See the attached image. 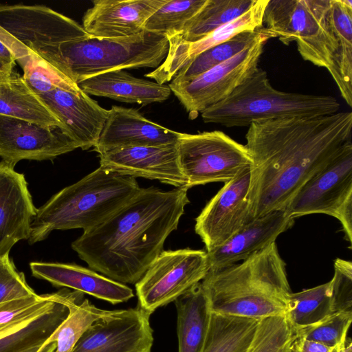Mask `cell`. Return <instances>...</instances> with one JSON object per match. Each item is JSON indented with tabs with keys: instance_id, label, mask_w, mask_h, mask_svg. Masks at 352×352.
I'll return each instance as SVG.
<instances>
[{
	"instance_id": "obj_1",
	"label": "cell",
	"mask_w": 352,
	"mask_h": 352,
	"mask_svg": "<svg viewBox=\"0 0 352 352\" xmlns=\"http://www.w3.org/2000/svg\"><path fill=\"white\" fill-rule=\"evenodd\" d=\"M352 113L262 120L248 126L250 221L286 209L298 190L352 144Z\"/></svg>"
},
{
	"instance_id": "obj_2",
	"label": "cell",
	"mask_w": 352,
	"mask_h": 352,
	"mask_svg": "<svg viewBox=\"0 0 352 352\" xmlns=\"http://www.w3.org/2000/svg\"><path fill=\"white\" fill-rule=\"evenodd\" d=\"M188 189L141 188L126 204L83 232L72 249L93 270L122 284H135L163 251L189 204Z\"/></svg>"
},
{
	"instance_id": "obj_3",
	"label": "cell",
	"mask_w": 352,
	"mask_h": 352,
	"mask_svg": "<svg viewBox=\"0 0 352 352\" xmlns=\"http://www.w3.org/2000/svg\"><path fill=\"white\" fill-rule=\"evenodd\" d=\"M201 284L210 312L258 320L285 315L292 292L276 242L240 263L208 271Z\"/></svg>"
},
{
	"instance_id": "obj_4",
	"label": "cell",
	"mask_w": 352,
	"mask_h": 352,
	"mask_svg": "<svg viewBox=\"0 0 352 352\" xmlns=\"http://www.w3.org/2000/svg\"><path fill=\"white\" fill-rule=\"evenodd\" d=\"M140 189L136 178L99 166L37 209L29 243L45 239L56 230H89L122 207Z\"/></svg>"
},
{
	"instance_id": "obj_5",
	"label": "cell",
	"mask_w": 352,
	"mask_h": 352,
	"mask_svg": "<svg viewBox=\"0 0 352 352\" xmlns=\"http://www.w3.org/2000/svg\"><path fill=\"white\" fill-rule=\"evenodd\" d=\"M168 51L165 34L144 30L116 38H89L43 49L36 54L76 84L100 74L158 67Z\"/></svg>"
},
{
	"instance_id": "obj_6",
	"label": "cell",
	"mask_w": 352,
	"mask_h": 352,
	"mask_svg": "<svg viewBox=\"0 0 352 352\" xmlns=\"http://www.w3.org/2000/svg\"><path fill=\"white\" fill-rule=\"evenodd\" d=\"M340 108V102L331 96L277 90L266 72L258 67L227 98L206 109L201 116L205 123L238 127L267 120L329 115Z\"/></svg>"
},
{
	"instance_id": "obj_7",
	"label": "cell",
	"mask_w": 352,
	"mask_h": 352,
	"mask_svg": "<svg viewBox=\"0 0 352 352\" xmlns=\"http://www.w3.org/2000/svg\"><path fill=\"white\" fill-rule=\"evenodd\" d=\"M259 31L283 44L295 41L302 58L324 67L338 87V43L331 17L330 0H268Z\"/></svg>"
},
{
	"instance_id": "obj_8",
	"label": "cell",
	"mask_w": 352,
	"mask_h": 352,
	"mask_svg": "<svg viewBox=\"0 0 352 352\" xmlns=\"http://www.w3.org/2000/svg\"><path fill=\"white\" fill-rule=\"evenodd\" d=\"M90 37L76 21L47 6L0 4V41L19 65L30 52Z\"/></svg>"
},
{
	"instance_id": "obj_9",
	"label": "cell",
	"mask_w": 352,
	"mask_h": 352,
	"mask_svg": "<svg viewBox=\"0 0 352 352\" xmlns=\"http://www.w3.org/2000/svg\"><path fill=\"white\" fill-rule=\"evenodd\" d=\"M177 148L188 188L211 182L225 184L251 166L246 146L221 131L180 133Z\"/></svg>"
},
{
	"instance_id": "obj_10",
	"label": "cell",
	"mask_w": 352,
	"mask_h": 352,
	"mask_svg": "<svg viewBox=\"0 0 352 352\" xmlns=\"http://www.w3.org/2000/svg\"><path fill=\"white\" fill-rule=\"evenodd\" d=\"M286 210L294 219L311 214L337 219L352 243V144L345 148L295 194Z\"/></svg>"
},
{
	"instance_id": "obj_11",
	"label": "cell",
	"mask_w": 352,
	"mask_h": 352,
	"mask_svg": "<svg viewBox=\"0 0 352 352\" xmlns=\"http://www.w3.org/2000/svg\"><path fill=\"white\" fill-rule=\"evenodd\" d=\"M208 271L206 251L163 250L135 283L138 306L151 315L201 283Z\"/></svg>"
},
{
	"instance_id": "obj_12",
	"label": "cell",
	"mask_w": 352,
	"mask_h": 352,
	"mask_svg": "<svg viewBox=\"0 0 352 352\" xmlns=\"http://www.w3.org/2000/svg\"><path fill=\"white\" fill-rule=\"evenodd\" d=\"M269 38L261 32L257 40L226 61L184 82H170L168 86L195 119L209 107L227 98L258 67Z\"/></svg>"
},
{
	"instance_id": "obj_13",
	"label": "cell",
	"mask_w": 352,
	"mask_h": 352,
	"mask_svg": "<svg viewBox=\"0 0 352 352\" xmlns=\"http://www.w3.org/2000/svg\"><path fill=\"white\" fill-rule=\"evenodd\" d=\"M150 316L139 306L109 310L85 331L72 352H151Z\"/></svg>"
},
{
	"instance_id": "obj_14",
	"label": "cell",
	"mask_w": 352,
	"mask_h": 352,
	"mask_svg": "<svg viewBox=\"0 0 352 352\" xmlns=\"http://www.w3.org/2000/svg\"><path fill=\"white\" fill-rule=\"evenodd\" d=\"M250 168L224 184L195 219V231L206 252L218 248L250 222L247 199Z\"/></svg>"
},
{
	"instance_id": "obj_15",
	"label": "cell",
	"mask_w": 352,
	"mask_h": 352,
	"mask_svg": "<svg viewBox=\"0 0 352 352\" xmlns=\"http://www.w3.org/2000/svg\"><path fill=\"white\" fill-rule=\"evenodd\" d=\"M61 129L0 115V157L14 166L22 160H54L78 148Z\"/></svg>"
},
{
	"instance_id": "obj_16",
	"label": "cell",
	"mask_w": 352,
	"mask_h": 352,
	"mask_svg": "<svg viewBox=\"0 0 352 352\" xmlns=\"http://www.w3.org/2000/svg\"><path fill=\"white\" fill-rule=\"evenodd\" d=\"M352 263L334 261L332 279L324 284L291 292L285 316L295 329L314 324L338 311H352Z\"/></svg>"
},
{
	"instance_id": "obj_17",
	"label": "cell",
	"mask_w": 352,
	"mask_h": 352,
	"mask_svg": "<svg viewBox=\"0 0 352 352\" xmlns=\"http://www.w3.org/2000/svg\"><path fill=\"white\" fill-rule=\"evenodd\" d=\"M98 157L100 166L112 172L189 189L180 168L177 144L117 148L98 153Z\"/></svg>"
},
{
	"instance_id": "obj_18",
	"label": "cell",
	"mask_w": 352,
	"mask_h": 352,
	"mask_svg": "<svg viewBox=\"0 0 352 352\" xmlns=\"http://www.w3.org/2000/svg\"><path fill=\"white\" fill-rule=\"evenodd\" d=\"M47 108L63 124V133L78 148L94 147L107 120L109 110L100 107L82 90L73 93L56 89L37 94Z\"/></svg>"
},
{
	"instance_id": "obj_19",
	"label": "cell",
	"mask_w": 352,
	"mask_h": 352,
	"mask_svg": "<svg viewBox=\"0 0 352 352\" xmlns=\"http://www.w3.org/2000/svg\"><path fill=\"white\" fill-rule=\"evenodd\" d=\"M25 176L0 162V256L19 241L29 239L36 214Z\"/></svg>"
},
{
	"instance_id": "obj_20",
	"label": "cell",
	"mask_w": 352,
	"mask_h": 352,
	"mask_svg": "<svg viewBox=\"0 0 352 352\" xmlns=\"http://www.w3.org/2000/svg\"><path fill=\"white\" fill-rule=\"evenodd\" d=\"M167 0H95L82 17L92 37L116 38L140 34L149 17Z\"/></svg>"
},
{
	"instance_id": "obj_21",
	"label": "cell",
	"mask_w": 352,
	"mask_h": 352,
	"mask_svg": "<svg viewBox=\"0 0 352 352\" xmlns=\"http://www.w3.org/2000/svg\"><path fill=\"white\" fill-rule=\"evenodd\" d=\"M180 133L157 124L132 108L112 106L94 151L175 145Z\"/></svg>"
},
{
	"instance_id": "obj_22",
	"label": "cell",
	"mask_w": 352,
	"mask_h": 352,
	"mask_svg": "<svg viewBox=\"0 0 352 352\" xmlns=\"http://www.w3.org/2000/svg\"><path fill=\"white\" fill-rule=\"evenodd\" d=\"M294 223V219L286 209L274 210L253 219L223 245L207 252L209 271L247 259L276 242L277 237Z\"/></svg>"
},
{
	"instance_id": "obj_23",
	"label": "cell",
	"mask_w": 352,
	"mask_h": 352,
	"mask_svg": "<svg viewBox=\"0 0 352 352\" xmlns=\"http://www.w3.org/2000/svg\"><path fill=\"white\" fill-rule=\"evenodd\" d=\"M83 299L82 292L59 290L47 307L0 331V352H21L44 344L67 318L69 307Z\"/></svg>"
},
{
	"instance_id": "obj_24",
	"label": "cell",
	"mask_w": 352,
	"mask_h": 352,
	"mask_svg": "<svg viewBox=\"0 0 352 352\" xmlns=\"http://www.w3.org/2000/svg\"><path fill=\"white\" fill-rule=\"evenodd\" d=\"M30 267L34 277L55 287L70 288L112 305L126 302L134 296L127 285L76 264L32 262Z\"/></svg>"
},
{
	"instance_id": "obj_25",
	"label": "cell",
	"mask_w": 352,
	"mask_h": 352,
	"mask_svg": "<svg viewBox=\"0 0 352 352\" xmlns=\"http://www.w3.org/2000/svg\"><path fill=\"white\" fill-rule=\"evenodd\" d=\"M78 85L87 95L144 105L162 102L171 94L168 85L136 78L124 69L92 76L80 82Z\"/></svg>"
},
{
	"instance_id": "obj_26",
	"label": "cell",
	"mask_w": 352,
	"mask_h": 352,
	"mask_svg": "<svg viewBox=\"0 0 352 352\" xmlns=\"http://www.w3.org/2000/svg\"><path fill=\"white\" fill-rule=\"evenodd\" d=\"M174 302L177 309L178 352H201L210 315L201 283Z\"/></svg>"
},
{
	"instance_id": "obj_27",
	"label": "cell",
	"mask_w": 352,
	"mask_h": 352,
	"mask_svg": "<svg viewBox=\"0 0 352 352\" xmlns=\"http://www.w3.org/2000/svg\"><path fill=\"white\" fill-rule=\"evenodd\" d=\"M0 115L58 128L63 132V124L27 85L22 76L14 72L9 78L0 80Z\"/></svg>"
},
{
	"instance_id": "obj_28",
	"label": "cell",
	"mask_w": 352,
	"mask_h": 352,
	"mask_svg": "<svg viewBox=\"0 0 352 352\" xmlns=\"http://www.w3.org/2000/svg\"><path fill=\"white\" fill-rule=\"evenodd\" d=\"M259 320L210 312L201 352H245Z\"/></svg>"
},
{
	"instance_id": "obj_29",
	"label": "cell",
	"mask_w": 352,
	"mask_h": 352,
	"mask_svg": "<svg viewBox=\"0 0 352 352\" xmlns=\"http://www.w3.org/2000/svg\"><path fill=\"white\" fill-rule=\"evenodd\" d=\"M333 29L338 43L337 68L340 95L352 107V1L330 0Z\"/></svg>"
},
{
	"instance_id": "obj_30",
	"label": "cell",
	"mask_w": 352,
	"mask_h": 352,
	"mask_svg": "<svg viewBox=\"0 0 352 352\" xmlns=\"http://www.w3.org/2000/svg\"><path fill=\"white\" fill-rule=\"evenodd\" d=\"M256 0H207L199 12L173 36L177 40L195 42L248 10ZM171 37V36H170Z\"/></svg>"
},
{
	"instance_id": "obj_31",
	"label": "cell",
	"mask_w": 352,
	"mask_h": 352,
	"mask_svg": "<svg viewBox=\"0 0 352 352\" xmlns=\"http://www.w3.org/2000/svg\"><path fill=\"white\" fill-rule=\"evenodd\" d=\"M260 35L259 30L254 32H245L204 51L182 68L171 82H184L196 78L251 45Z\"/></svg>"
},
{
	"instance_id": "obj_32",
	"label": "cell",
	"mask_w": 352,
	"mask_h": 352,
	"mask_svg": "<svg viewBox=\"0 0 352 352\" xmlns=\"http://www.w3.org/2000/svg\"><path fill=\"white\" fill-rule=\"evenodd\" d=\"M109 311L100 309L84 298L69 307L68 316L47 341L56 342L54 352H72L85 331Z\"/></svg>"
},
{
	"instance_id": "obj_33",
	"label": "cell",
	"mask_w": 352,
	"mask_h": 352,
	"mask_svg": "<svg viewBox=\"0 0 352 352\" xmlns=\"http://www.w3.org/2000/svg\"><path fill=\"white\" fill-rule=\"evenodd\" d=\"M207 0H167L146 21L144 29L167 37L179 34L186 23L206 4Z\"/></svg>"
},
{
	"instance_id": "obj_34",
	"label": "cell",
	"mask_w": 352,
	"mask_h": 352,
	"mask_svg": "<svg viewBox=\"0 0 352 352\" xmlns=\"http://www.w3.org/2000/svg\"><path fill=\"white\" fill-rule=\"evenodd\" d=\"M296 332L285 315L259 320L245 352H289Z\"/></svg>"
},
{
	"instance_id": "obj_35",
	"label": "cell",
	"mask_w": 352,
	"mask_h": 352,
	"mask_svg": "<svg viewBox=\"0 0 352 352\" xmlns=\"http://www.w3.org/2000/svg\"><path fill=\"white\" fill-rule=\"evenodd\" d=\"M20 66L23 71V80L36 94L56 89L76 94L81 91L78 84L60 73L34 52H30L29 56Z\"/></svg>"
},
{
	"instance_id": "obj_36",
	"label": "cell",
	"mask_w": 352,
	"mask_h": 352,
	"mask_svg": "<svg viewBox=\"0 0 352 352\" xmlns=\"http://www.w3.org/2000/svg\"><path fill=\"white\" fill-rule=\"evenodd\" d=\"M352 321V311H336L319 322L296 329V335L331 349L344 344Z\"/></svg>"
},
{
	"instance_id": "obj_37",
	"label": "cell",
	"mask_w": 352,
	"mask_h": 352,
	"mask_svg": "<svg viewBox=\"0 0 352 352\" xmlns=\"http://www.w3.org/2000/svg\"><path fill=\"white\" fill-rule=\"evenodd\" d=\"M58 296L52 294L32 296L0 304V331L11 324L47 307Z\"/></svg>"
},
{
	"instance_id": "obj_38",
	"label": "cell",
	"mask_w": 352,
	"mask_h": 352,
	"mask_svg": "<svg viewBox=\"0 0 352 352\" xmlns=\"http://www.w3.org/2000/svg\"><path fill=\"white\" fill-rule=\"evenodd\" d=\"M36 294L19 272L9 254L0 256V304Z\"/></svg>"
},
{
	"instance_id": "obj_39",
	"label": "cell",
	"mask_w": 352,
	"mask_h": 352,
	"mask_svg": "<svg viewBox=\"0 0 352 352\" xmlns=\"http://www.w3.org/2000/svg\"><path fill=\"white\" fill-rule=\"evenodd\" d=\"M333 349L320 342L296 335L292 343L289 352H331Z\"/></svg>"
},
{
	"instance_id": "obj_40",
	"label": "cell",
	"mask_w": 352,
	"mask_h": 352,
	"mask_svg": "<svg viewBox=\"0 0 352 352\" xmlns=\"http://www.w3.org/2000/svg\"><path fill=\"white\" fill-rule=\"evenodd\" d=\"M56 348V342H49L47 340L41 345L32 346L21 352H54Z\"/></svg>"
},
{
	"instance_id": "obj_41",
	"label": "cell",
	"mask_w": 352,
	"mask_h": 352,
	"mask_svg": "<svg viewBox=\"0 0 352 352\" xmlns=\"http://www.w3.org/2000/svg\"><path fill=\"white\" fill-rule=\"evenodd\" d=\"M15 64L8 63L0 59V80L6 79L13 74Z\"/></svg>"
},
{
	"instance_id": "obj_42",
	"label": "cell",
	"mask_w": 352,
	"mask_h": 352,
	"mask_svg": "<svg viewBox=\"0 0 352 352\" xmlns=\"http://www.w3.org/2000/svg\"><path fill=\"white\" fill-rule=\"evenodd\" d=\"M0 59L8 63L15 64L14 58L11 52L0 41Z\"/></svg>"
},
{
	"instance_id": "obj_43",
	"label": "cell",
	"mask_w": 352,
	"mask_h": 352,
	"mask_svg": "<svg viewBox=\"0 0 352 352\" xmlns=\"http://www.w3.org/2000/svg\"><path fill=\"white\" fill-rule=\"evenodd\" d=\"M331 352H352V343L350 339L342 345L333 349Z\"/></svg>"
}]
</instances>
